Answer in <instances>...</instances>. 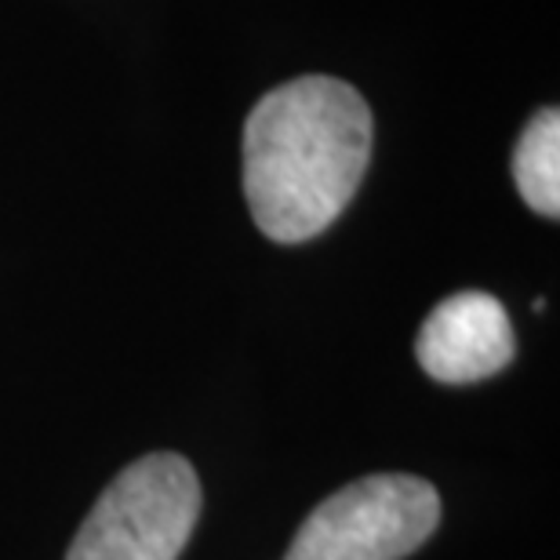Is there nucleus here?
I'll use <instances>...</instances> for the list:
<instances>
[{"label": "nucleus", "instance_id": "obj_5", "mask_svg": "<svg viewBox=\"0 0 560 560\" xmlns=\"http://www.w3.org/2000/svg\"><path fill=\"white\" fill-rule=\"evenodd\" d=\"M513 178L517 189L539 215H560V114L542 109L532 117L513 150Z\"/></svg>", "mask_w": 560, "mask_h": 560}, {"label": "nucleus", "instance_id": "obj_2", "mask_svg": "<svg viewBox=\"0 0 560 560\" xmlns=\"http://www.w3.org/2000/svg\"><path fill=\"white\" fill-rule=\"evenodd\" d=\"M200 517V480L183 455L131 463L88 513L66 560H178Z\"/></svg>", "mask_w": 560, "mask_h": 560}, {"label": "nucleus", "instance_id": "obj_3", "mask_svg": "<svg viewBox=\"0 0 560 560\" xmlns=\"http://www.w3.org/2000/svg\"><path fill=\"white\" fill-rule=\"evenodd\" d=\"M441 524V495L411 474H375L335 491L302 521L284 560H400Z\"/></svg>", "mask_w": 560, "mask_h": 560}, {"label": "nucleus", "instance_id": "obj_4", "mask_svg": "<svg viewBox=\"0 0 560 560\" xmlns=\"http://www.w3.org/2000/svg\"><path fill=\"white\" fill-rule=\"evenodd\" d=\"M513 324L506 306L488 291L447 295L425 317L416 357L422 372L444 386H466L499 375L513 361Z\"/></svg>", "mask_w": 560, "mask_h": 560}, {"label": "nucleus", "instance_id": "obj_1", "mask_svg": "<svg viewBox=\"0 0 560 560\" xmlns=\"http://www.w3.org/2000/svg\"><path fill=\"white\" fill-rule=\"evenodd\" d=\"M372 161V109L335 77H299L255 103L244 125V194L270 241L302 244L353 200Z\"/></svg>", "mask_w": 560, "mask_h": 560}]
</instances>
